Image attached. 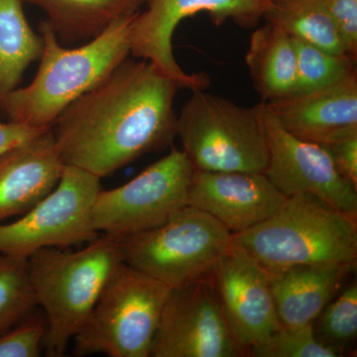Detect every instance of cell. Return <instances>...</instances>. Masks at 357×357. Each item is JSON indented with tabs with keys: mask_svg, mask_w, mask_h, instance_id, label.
Instances as JSON below:
<instances>
[{
	"mask_svg": "<svg viewBox=\"0 0 357 357\" xmlns=\"http://www.w3.org/2000/svg\"><path fill=\"white\" fill-rule=\"evenodd\" d=\"M178 89L147 61L126 59L51 126L61 161L102 178L168 146Z\"/></svg>",
	"mask_w": 357,
	"mask_h": 357,
	"instance_id": "cell-1",
	"label": "cell"
},
{
	"mask_svg": "<svg viewBox=\"0 0 357 357\" xmlns=\"http://www.w3.org/2000/svg\"><path fill=\"white\" fill-rule=\"evenodd\" d=\"M135 15L116 21L100 36L77 48L63 46L48 22L42 21L39 33L43 51L36 76L28 86L6 96L1 112L9 121L50 128L69 105L129 57V33Z\"/></svg>",
	"mask_w": 357,
	"mask_h": 357,
	"instance_id": "cell-2",
	"label": "cell"
},
{
	"mask_svg": "<svg viewBox=\"0 0 357 357\" xmlns=\"http://www.w3.org/2000/svg\"><path fill=\"white\" fill-rule=\"evenodd\" d=\"M122 262L121 239L105 234L79 250L43 248L29 256L35 299L46 319L47 356H65Z\"/></svg>",
	"mask_w": 357,
	"mask_h": 357,
	"instance_id": "cell-3",
	"label": "cell"
},
{
	"mask_svg": "<svg viewBox=\"0 0 357 357\" xmlns=\"http://www.w3.org/2000/svg\"><path fill=\"white\" fill-rule=\"evenodd\" d=\"M356 218L318 197L296 195L232 241L267 273L301 265L356 264Z\"/></svg>",
	"mask_w": 357,
	"mask_h": 357,
	"instance_id": "cell-4",
	"label": "cell"
},
{
	"mask_svg": "<svg viewBox=\"0 0 357 357\" xmlns=\"http://www.w3.org/2000/svg\"><path fill=\"white\" fill-rule=\"evenodd\" d=\"M176 132L195 170L264 173L269 161L260 103L244 107L192 91L177 116Z\"/></svg>",
	"mask_w": 357,
	"mask_h": 357,
	"instance_id": "cell-5",
	"label": "cell"
},
{
	"mask_svg": "<svg viewBox=\"0 0 357 357\" xmlns=\"http://www.w3.org/2000/svg\"><path fill=\"white\" fill-rule=\"evenodd\" d=\"M171 287L122 262L74 337L77 356L149 357Z\"/></svg>",
	"mask_w": 357,
	"mask_h": 357,
	"instance_id": "cell-6",
	"label": "cell"
},
{
	"mask_svg": "<svg viewBox=\"0 0 357 357\" xmlns=\"http://www.w3.org/2000/svg\"><path fill=\"white\" fill-rule=\"evenodd\" d=\"M232 236L215 218L188 204L163 225L121 238L122 259L169 287H181L211 279Z\"/></svg>",
	"mask_w": 357,
	"mask_h": 357,
	"instance_id": "cell-7",
	"label": "cell"
},
{
	"mask_svg": "<svg viewBox=\"0 0 357 357\" xmlns=\"http://www.w3.org/2000/svg\"><path fill=\"white\" fill-rule=\"evenodd\" d=\"M194 172L185 152L172 148L126 184L100 190L91 208L93 229L121 239L163 225L188 206Z\"/></svg>",
	"mask_w": 357,
	"mask_h": 357,
	"instance_id": "cell-8",
	"label": "cell"
},
{
	"mask_svg": "<svg viewBox=\"0 0 357 357\" xmlns=\"http://www.w3.org/2000/svg\"><path fill=\"white\" fill-rule=\"evenodd\" d=\"M102 178L65 166L57 185L15 222L0 223V255L26 258L43 248H70L100 236L91 208Z\"/></svg>",
	"mask_w": 357,
	"mask_h": 357,
	"instance_id": "cell-9",
	"label": "cell"
},
{
	"mask_svg": "<svg viewBox=\"0 0 357 357\" xmlns=\"http://www.w3.org/2000/svg\"><path fill=\"white\" fill-rule=\"evenodd\" d=\"M270 0H148V7L134 16L129 33L130 55L147 61L180 89H206V74H187L173 54L172 39L181 21L198 13H208L215 25L232 20L243 27L259 22Z\"/></svg>",
	"mask_w": 357,
	"mask_h": 357,
	"instance_id": "cell-10",
	"label": "cell"
},
{
	"mask_svg": "<svg viewBox=\"0 0 357 357\" xmlns=\"http://www.w3.org/2000/svg\"><path fill=\"white\" fill-rule=\"evenodd\" d=\"M244 354L230 331L211 279L171 289L152 357H236Z\"/></svg>",
	"mask_w": 357,
	"mask_h": 357,
	"instance_id": "cell-11",
	"label": "cell"
},
{
	"mask_svg": "<svg viewBox=\"0 0 357 357\" xmlns=\"http://www.w3.org/2000/svg\"><path fill=\"white\" fill-rule=\"evenodd\" d=\"M269 161L265 175L289 197L312 195L335 210L357 217V187L340 175L323 145L288 132L260 102Z\"/></svg>",
	"mask_w": 357,
	"mask_h": 357,
	"instance_id": "cell-12",
	"label": "cell"
},
{
	"mask_svg": "<svg viewBox=\"0 0 357 357\" xmlns=\"http://www.w3.org/2000/svg\"><path fill=\"white\" fill-rule=\"evenodd\" d=\"M211 281L243 352L282 328L267 272L234 241L218 260Z\"/></svg>",
	"mask_w": 357,
	"mask_h": 357,
	"instance_id": "cell-13",
	"label": "cell"
},
{
	"mask_svg": "<svg viewBox=\"0 0 357 357\" xmlns=\"http://www.w3.org/2000/svg\"><path fill=\"white\" fill-rule=\"evenodd\" d=\"M286 199L264 173L195 170L188 204L236 234L271 218Z\"/></svg>",
	"mask_w": 357,
	"mask_h": 357,
	"instance_id": "cell-14",
	"label": "cell"
},
{
	"mask_svg": "<svg viewBox=\"0 0 357 357\" xmlns=\"http://www.w3.org/2000/svg\"><path fill=\"white\" fill-rule=\"evenodd\" d=\"M282 126L321 145L357 135V75L311 93L264 102Z\"/></svg>",
	"mask_w": 357,
	"mask_h": 357,
	"instance_id": "cell-15",
	"label": "cell"
},
{
	"mask_svg": "<svg viewBox=\"0 0 357 357\" xmlns=\"http://www.w3.org/2000/svg\"><path fill=\"white\" fill-rule=\"evenodd\" d=\"M64 167L51 128L0 154V223L36 206L57 185Z\"/></svg>",
	"mask_w": 357,
	"mask_h": 357,
	"instance_id": "cell-16",
	"label": "cell"
},
{
	"mask_svg": "<svg viewBox=\"0 0 357 357\" xmlns=\"http://www.w3.org/2000/svg\"><path fill=\"white\" fill-rule=\"evenodd\" d=\"M356 264L301 265L267 273L282 328L314 325Z\"/></svg>",
	"mask_w": 357,
	"mask_h": 357,
	"instance_id": "cell-17",
	"label": "cell"
},
{
	"mask_svg": "<svg viewBox=\"0 0 357 357\" xmlns=\"http://www.w3.org/2000/svg\"><path fill=\"white\" fill-rule=\"evenodd\" d=\"M246 64L263 102L294 95L297 84V59L293 40L276 25L267 22L252 33Z\"/></svg>",
	"mask_w": 357,
	"mask_h": 357,
	"instance_id": "cell-18",
	"label": "cell"
},
{
	"mask_svg": "<svg viewBox=\"0 0 357 357\" xmlns=\"http://www.w3.org/2000/svg\"><path fill=\"white\" fill-rule=\"evenodd\" d=\"M46 13L59 41H89L139 13L144 0H23Z\"/></svg>",
	"mask_w": 357,
	"mask_h": 357,
	"instance_id": "cell-19",
	"label": "cell"
},
{
	"mask_svg": "<svg viewBox=\"0 0 357 357\" xmlns=\"http://www.w3.org/2000/svg\"><path fill=\"white\" fill-rule=\"evenodd\" d=\"M23 0H0V110L18 88L23 74L43 51V38L33 31Z\"/></svg>",
	"mask_w": 357,
	"mask_h": 357,
	"instance_id": "cell-20",
	"label": "cell"
},
{
	"mask_svg": "<svg viewBox=\"0 0 357 357\" xmlns=\"http://www.w3.org/2000/svg\"><path fill=\"white\" fill-rule=\"evenodd\" d=\"M263 18L293 38L349 56L324 0H270Z\"/></svg>",
	"mask_w": 357,
	"mask_h": 357,
	"instance_id": "cell-21",
	"label": "cell"
},
{
	"mask_svg": "<svg viewBox=\"0 0 357 357\" xmlns=\"http://www.w3.org/2000/svg\"><path fill=\"white\" fill-rule=\"evenodd\" d=\"M28 259L0 255V335L36 309Z\"/></svg>",
	"mask_w": 357,
	"mask_h": 357,
	"instance_id": "cell-22",
	"label": "cell"
},
{
	"mask_svg": "<svg viewBox=\"0 0 357 357\" xmlns=\"http://www.w3.org/2000/svg\"><path fill=\"white\" fill-rule=\"evenodd\" d=\"M291 38L297 59V84L294 95L332 86L356 72V60L349 56L337 55L302 40Z\"/></svg>",
	"mask_w": 357,
	"mask_h": 357,
	"instance_id": "cell-23",
	"label": "cell"
},
{
	"mask_svg": "<svg viewBox=\"0 0 357 357\" xmlns=\"http://www.w3.org/2000/svg\"><path fill=\"white\" fill-rule=\"evenodd\" d=\"M342 349L326 344L317 335L314 325L282 328L253 345L246 354L255 357H340Z\"/></svg>",
	"mask_w": 357,
	"mask_h": 357,
	"instance_id": "cell-24",
	"label": "cell"
},
{
	"mask_svg": "<svg viewBox=\"0 0 357 357\" xmlns=\"http://www.w3.org/2000/svg\"><path fill=\"white\" fill-rule=\"evenodd\" d=\"M319 333L324 342L342 349L357 335V284L344 289L319 316ZM321 338V337H319Z\"/></svg>",
	"mask_w": 357,
	"mask_h": 357,
	"instance_id": "cell-25",
	"label": "cell"
},
{
	"mask_svg": "<svg viewBox=\"0 0 357 357\" xmlns=\"http://www.w3.org/2000/svg\"><path fill=\"white\" fill-rule=\"evenodd\" d=\"M47 333L43 312L33 311L21 323L0 335V357H38Z\"/></svg>",
	"mask_w": 357,
	"mask_h": 357,
	"instance_id": "cell-26",
	"label": "cell"
},
{
	"mask_svg": "<svg viewBox=\"0 0 357 357\" xmlns=\"http://www.w3.org/2000/svg\"><path fill=\"white\" fill-rule=\"evenodd\" d=\"M324 2L337 26L347 55L356 60L357 0H324Z\"/></svg>",
	"mask_w": 357,
	"mask_h": 357,
	"instance_id": "cell-27",
	"label": "cell"
},
{
	"mask_svg": "<svg viewBox=\"0 0 357 357\" xmlns=\"http://www.w3.org/2000/svg\"><path fill=\"white\" fill-rule=\"evenodd\" d=\"M332 156L340 175L357 187V135L323 145Z\"/></svg>",
	"mask_w": 357,
	"mask_h": 357,
	"instance_id": "cell-28",
	"label": "cell"
},
{
	"mask_svg": "<svg viewBox=\"0 0 357 357\" xmlns=\"http://www.w3.org/2000/svg\"><path fill=\"white\" fill-rule=\"evenodd\" d=\"M48 128H36L20 122H0V154L6 150L32 139Z\"/></svg>",
	"mask_w": 357,
	"mask_h": 357,
	"instance_id": "cell-29",
	"label": "cell"
}]
</instances>
